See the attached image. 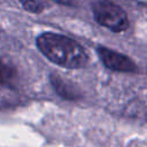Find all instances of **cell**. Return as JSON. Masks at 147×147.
Instances as JSON below:
<instances>
[{
    "mask_svg": "<svg viewBox=\"0 0 147 147\" xmlns=\"http://www.w3.org/2000/svg\"><path fill=\"white\" fill-rule=\"evenodd\" d=\"M36 44L51 62L63 68H83L88 61V55L84 47L63 34L44 32L38 36Z\"/></svg>",
    "mask_w": 147,
    "mask_h": 147,
    "instance_id": "obj_1",
    "label": "cell"
},
{
    "mask_svg": "<svg viewBox=\"0 0 147 147\" xmlns=\"http://www.w3.org/2000/svg\"><path fill=\"white\" fill-rule=\"evenodd\" d=\"M93 14L100 25L114 32H122L129 28L126 13L115 3L107 1L96 2L93 6Z\"/></svg>",
    "mask_w": 147,
    "mask_h": 147,
    "instance_id": "obj_2",
    "label": "cell"
},
{
    "mask_svg": "<svg viewBox=\"0 0 147 147\" xmlns=\"http://www.w3.org/2000/svg\"><path fill=\"white\" fill-rule=\"evenodd\" d=\"M96 53L102 63L111 70L122 72H134L137 70L136 63L124 54H121L118 52H115L102 46L98 47Z\"/></svg>",
    "mask_w": 147,
    "mask_h": 147,
    "instance_id": "obj_3",
    "label": "cell"
},
{
    "mask_svg": "<svg viewBox=\"0 0 147 147\" xmlns=\"http://www.w3.org/2000/svg\"><path fill=\"white\" fill-rule=\"evenodd\" d=\"M16 79V74L13 68L7 65L0 60V84L1 85H11Z\"/></svg>",
    "mask_w": 147,
    "mask_h": 147,
    "instance_id": "obj_4",
    "label": "cell"
},
{
    "mask_svg": "<svg viewBox=\"0 0 147 147\" xmlns=\"http://www.w3.org/2000/svg\"><path fill=\"white\" fill-rule=\"evenodd\" d=\"M23 8L31 13H41L44 10V6L37 0H20Z\"/></svg>",
    "mask_w": 147,
    "mask_h": 147,
    "instance_id": "obj_5",
    "label": "cell"
},
{
    "mask_svg": "<svg viewBox=\"0 0 147 147\" xmlns=\"http://www.w3.org/2000/svg\"><path fill=\"white\" fill-rule=\"evenodd\" d=\"M54 2H57L60 5H65V6H70L72 3V0H52Z\"/></svg>",
    "mask_w": 147,
    "mask_h": 147,
    "instance_id": "obj_6",
    "label": "cell"
}]
</instances>
